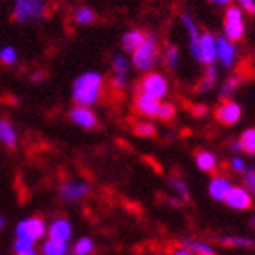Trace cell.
I'll return each mask as SVG.
<instances>
[{
	"mask_svg": "<svg viewBox=\"0 0 255 255\" xmlns=\"http://www.w3.org/2000/svg\"><path fill=\"white\" fill-rule=\"evenodd\" d=\"M103 89V78L98 73H85L73 85V98L80 107H89L98 102Z\"/></svg>",
	"mask_w": 255,
	"mask_h": 255,
	"instance_id": "6da1fadb",
	"label": "cell"
},
{
	"mask_svg": "<svg viewBox=\"0 0 255 255\" xmlns=\"http://www.w3.org/2000/svg\"><path fill=\"white\" fill-rule=\"evenodd\" d=\"M157 60V36L154 33L145 34V42L139 49L134 51L132 64L139 71H152Z\"/></svg>",
	"mask_w": 255,
	"mask_h": 255,
	"instance_id": "7a4b0ae2",
	"label": "cell"
},
{
	"mask_svg": "<svg viewBox=\"0 0 255 255\" xmlns=\"http://www.w3.org/2000/svg\"><path fill=\"white\" fill-rule=\"evenodd\" d=\"M45 15V0H15L13 18L18 24L40 20Z\"/></svg>",
	"mask_w": 255,
	"mask_h": 255,
	"instance_id": "3957f363",
	"label": "cell"
},
{
	"mask_svg": "<svg viewBox=\"0 0 255 255\" xmlns=\"http://www.w3.org/2000/svg\"><path fill=\"white\" fill-rule=\"evenodd\" d=\"M137 93H143L150 96L154 100H161L167 96L168 93V82L167 78L159 73H147L139 80V85H137Z\"/></svg>",
	"mask_w": 255,
	"mask_h": 255,
	"instance_id": "277c9868",
	"label": "cell"
},
{
	"mask_svg": "<svg viewBox=\"0 0 255 255\" xmlns=\"http://www.w3.org/2000/svg\"><path fill=\"white\" fill-rule=\"evenodd\" d=\"M225 33L230 42H237L245 34V20H243V9L237 5H228L225 15Z\"/></svg>",
	"mask_w": 255,
	"mask_h": 255,
	"instance_id": "5b68a950",
	"label": "cell"
},
{
	"mask_svg": "<svg viewBox=\"0 0 255 255\" xmlns=\"http://www.w3.org/2000/svg\"><path fill=\"white\" fill-rule=\"evenodd\" d=\"M44 234H45V225L38 217H31V219L20 221L16 225V236L20 237H27V239L36 241L44 236Z\"/></svg>",
	"mask_w": 255,
	"mask_h": 255,
	"instance_id": "8992f818",
	"label": "cell"
},
{
	"mask_svg": "<svg viewBox=\"0 0 255 255\" xmlns=\"http://www.w3.org/2000/svg\"><path fill=\"white\" fill-rule=\"evenodd\" d=\"M216 118L223 125H236L241 120V105L232 100L223 102L216 111Z\"/></svg>",
	"mask_w": 255,
	"mask_h": 255,
	"instance_id": "52a82bcc",
	"label": "cell"
},
{
	"mask_svg": "<svg viewBox=\"0 0 255 255\" xmlns=\"http://www.w3.org/2000/svg\"><path fill=\"white\" fill-rule=\"evenodd\" d=\"M226 205L236 210H248L252 206V194L246 187H232V190L226 196Z\"/></svg>",
	"mask_w": 255,
	"mask_h": 255,
	"instance_id": "ba28073f",
	"label": "cell"
},
{
	"mask_svg": "<svg viewBox=\"0 0 255 255\" xmlns=\"http://www.w3.org/2000/svg\"><path fill=\"white\" fill-rule=\"evenodd\" d=\"M89 185L84 181H67L62 185L60 188V196L62 199L67 203H74V201H80L82 197H85L89 194Z\"/></svg>",
	"mask_w": 255,
	"mask_h": 255,
	"instance_id": "9c48e42d",
	"label": "cell"
},
{
	"mask_svg": "<svg viewBox=\"0 0 255 255\" xmlns=\"http://www.w3.org/2000/svg\"><path fill=\"white\" fill-rule=\"evenodd\" d=\"M199 49H201V64L212 65L217 58V42L210 33H203L199 38Z\"/></svg>",
	"mask_w": 255,
	"mask_h": 255,
	"instance_id": "30bf717a",
	"label": "cell"
},
{
	"mask_svg": "<svg viewBox=\"0 0 255 255\" xmlns=\"http://www.w3.org/2000/svg\"><path fill=\"white\" fill-rule=\"evenodd\" d=\"M216 42H217V60L221 62L223 67L230 69L232 65H234V60H236V47H234V42H230L226 36H219Z\"/></svg>",
	"mask_w": 255,
	"mask_h": 255,
	"instance_id": "8fae6325",
	"label": "cell"
},
{
	"mask_svg": "<svg viewBox=\"0 0 255 255\" xmlns=\"http://www.w3.org/2000/svg\"><path fill=\"white\" fill-rule=\"evenodd\" d=\"M181 22H183V25L187 27L188 38H190V49H192V54H194V58L201 60V49H199V38H201V34H199L196 22H194L192 16L187 15V13L181 15Z\"/></svg>",
	"mask_w": 255,
	"mask_h": 255,
	"instance_id": "7c38bea8",
	"label": "cell"
},
{
	"mask_svg": "<svg viewBox=\"0 0 255 255\" xmlns=\"http://www.w3.org/2000/svg\"><path fill=\"white\" fill-rule=\"evenodd\" d=\"M71 120L82 128H96L98 127V120L94 116V113L89 107H74L71 111Z\"/></svg>",
	"mask_w": 255,
	"mask_h": 255,
	"instance_id": "4fadbf2b",
	"label": "cell"
},
{
	"mask_svg": "<svg viewBox=\"0 0 255 255\" xmlns=\"http://www.w3.org/2000/svg\"><path fill=\"white\" fill-rule=\"evenodd\" d=\"M232 187H234V185L230 183V179L217 176L210 181L208 192H210L212 199H216V201H225L226 196H228V192L232 190Z\"/></svg>",
	"mask_w": 255,
	"mask_h": 255,
	"instance_id": "5bb4252c",
	"label": "cell"
},
{
	"mask_svg": "<svg viewBox=\"0 0 255 255\" xmlns=\"http://www.w3.org/2000/svg\"><path fill=\"white\" fill-rule=\"evenodd\" d=\"M134 105H136V111L139 114L154 116V118H156V113H157V109H159V100H154V98H150V96H147V94L137 93Z\"/></svg>",
	"mask_w": 255,
	"mask_h": 255,
	"instance_id": "9a60e30c",
	"label": "cell"
},
{
	"mask_svg": "<svg viewBox=\"0 0 255 255\" xmlns=\"http://www.w3.org/2000/svg\"><path fill=\"white\" fill-rule=\"evenodd\" d=\"M145 34L147 33H143V31H139V29L128 31L127 34H123V49L130 51V53L139 49L143 45V42H145Z\"/></svg>",
	"mask_w": 255,
	"mask_h": 255,
	"instance_id": "2e32d148",
	"label": "cell"
},
{
	"mask_svg": "<svg viewBox=\"0 0 255 255\" xmlns=\"http://www.w3.org/2000/svg\"><path fill=\"white\" fill-rule=\"evenodd\" d=\"M71 232H73L71 230V225H69V221H65V219H56V221L49 226L51 239L64 241V243L71 237Z\"/></svg>",
	"mask_w": 255,
	"mask_h": 255,
	"instance_id": "e0dca14e",
	"label": "cell"
},
{
	"mask_svg": "<svg viewBox=\"0 0 255 255\" xmlns=\"http://www.w3.org/2000/svg\"><path fill=\"white\" fill-rule=\"evenodd\" d=\"M196 165L203 172H214L217 167V157L208 150H197L196 152Z\"/></svg>",
	"mask_w": 255,
	"mask_h": 255,
	"instance_id": "ac0fdd59",
	"label": "cell"
},
{
	"mask_svg": "<svg viewBox=\"0 0 255 255\" xmlns=\"http://www.w3.org/2000/svg\"><path fill=\"white\" fill-rule=\"evenodd\" d=\"M183 248L190 250L192 254L196 255H216V250L212 248L210 245H206L203 241H196V239H181Z\"/></svg>",
	"mask_w": 255,
	"mask_h": 255,
	"instance_id": "d6986e66",
	"label": "cell"
},
{
	"mask_svg": "<svg viewBox=\"0 0 255 255\" xmlns=\"http://www.w3.org/2000/svg\"><path fill=\"white\" fill-rule=\"evenodd\" d=\"M0 141L9 148H13L16 145L15 128H13V125H11L7 120H2V118H0Z\"/></svg>",
	"mask_w": 255,
	"mask_h": 255,
	"instance_id": "ffe728a7",
	"label": "cell"
},
{
	"mask_svg": "<svg viewBox=\"0 0 255 255\" xmlns=\"http://www.w3.org/2000/svg\"><path fill=\"white\" fill-rule=\"evenodd\" d=\"M239 147L243 152L250 154V156H255V127L248 128V130H245V132L241 134Z\"/></svg>",
	"mask_w": 255,
	"mask_h": 255,
	"instance_id": "44dd1931",
	"label": "cell"
},
{
	"mask_svg": "<svg viewBox=\"0 0 255 255\" xmlns=\"http://www.w3.org/2000/svg\"><path fill=\"white\" fill-rule=\"evenodd\" d=\"M42 252H44V255H65L67 254V246H65L64 241H56L49 237L42 246Z\"/></svg>",
	"mask_w": 255,
	"mask_h": 255,
	"instance_id": "7402d4cb",
	"label": "cell"
},
{
	"mask_svg": "<svg viewBox=\"0 0 255 255\" xmlns=\"http://www.w3.org/2000/svg\"><path fill=\"white\" fill-rule=\"evenodd\" d=\"M241 84H243V74H232L230 78L225 82V85L221 87V96L223 98H230Z\"/></svg>",
	"mask_w": 255,
	"mask_h": 255,
	"instance_id": "603a6c76",
	"label": "cell"
},
{
	"mask_svg": "<svg viewBox=\"0 0 255 255\" xmlns=\"http://www.w3.org/2000/svg\"><path fill=\"white\" fill-rule=\"evenodd\" d=\"M223 245L226 246H241V248H254L255 239L252 237H223Z\"/></svg>",
	"mask_w": 255,
	"mask_h": 255,
	"instance_id": "cb8c5ba5",
	"label": "cell"
},
{
	"mask_svg": "<svg viewBox=\"0 0 255 255\" xmlns=\"http://www.w3.org/2000/svg\"><path fill=\"white\" fill-rule=\"evenodd\" d=\"M74 255H91L94 252V243L89 237H82V239L74 245Z\"/></svg>",
	"mask_w": 255,
	"mask_h": 255,
	"instance_id": "d4e9b609",
	"label": "cell"
},
{
	"mask_svg": "<svg viewBox=\"0 0 255 255\" xmlns=\"http://www.w3.org/2000/svg\"><path fill=\"white\" fill-rule=\"evenodd\" d=\"M94 18H96V13H94L91 7H80V9H76V13H74V20H76L78 24H93Z\"/></svg>",
	"mask_w": 255,
	"mask_h": 255,
	"instance_id": "484cf974",
	"label": "cell"
},
{
	"mask_svg": "<svg viewBox=\"0 0 255 255\" xmlns=\"http://www.w3.org/2000/svg\"><path fill=\"white\" fill-rule=\"evenodd\" d=\"M216 80H217V71L212 65H208V69H206V74L205 78H203L201 82V87H199V91H208V89H212L214 85H216Z\"/></svg>",
	"mask_w": 255,
	"mask_h": 255,
	"instance_id": "4316f807",
	"label": "cell"
},
{
	"mask_svg": "<svg viewBox=\"0 0 255 255\" xmlns=\"http://www.w3.org/2000/svg\"><path fill=\"white\" fill-rule=\"evenodd\" d=\"M134 132L137 134V136H141V137H150L156 134V127H154L152 123H148V122H139L134 125Z\"/></svg>",
	"mask_w": 255,
	"mask_h": 255,
	"instance_id": "83f0119b",
	"label": "cell"
},
{
	"mask_svg": "<svg viewBox=\"0 0 255 255\" xmlns=\"http://www.w3.org/2000/svg\"><path fill=\"white\" fill-rule=\"evenodd\" d=\"M174 114H176V107L174 105H170V103H159L156 118L163 120V122H168V120L174 118Z\"/></svg>",
	"mask_w": 255,
	"mask_h": 255,
	"instance_id": "f1b7e54d",
	"label": "cell"
},
{
	"mask_svg": "<svg viewBox=\"0 0 255 255\" xmlns=\"http://www.w3.org/2000/svg\"><path fill=\"white\" fill-rule=\"evenodd\" d=\"M113 71L114 74H127L128 71V60L122 54H116L113 58Z\"/></svg>",
	"mask_w": 255,
	"mask_h": 255,
	"instance_id": "f546056e",
	"label": "cell"
},
{
	"mask_svg": "<svg viewBox=\"0 0 255 255\" xmlns=\"http://www.w3.org/2000/svg\"><path fill=\"white\" fill-rule=\"evenodd\" d=\"M165 58H167V65L172 69L177 67V60H179V51H177L176 45L168 44L167 49H165Z\"/></svg>",
	"mask_w": 255,
	"mask_h": 255,
	"instance_id": "4dcf8cb0",
	"label": "cell"
},
{
	"mask_svg": "<svg viewBox=\"0 0 255 255\" xmlns=\"http://www.w3.org/2000/svg\"><path fill=\"white\" fill-rule=\"evenodd\" d=\"M33 246H34V241L33 239H27V237L16 236L13 248H15L16 254H20V252H29V250H33Z\"/></svg>",
	"mask_w": 255,
	"mask_h": 255,
	"instance_id": "1f68e13d",
	"label": "cell"
},
{
	"mask_svg": "<svg viewBox=\"0 0 255 255\" xmlns=\"http://www.w3.org/2000/svg\"><path fill=\"white\" fill-rule=\"evenodd\" d=\"M170 185H172V188L179 194V197L187 201V199H188V188H187V185H185V181H183L181 177H172Z\"/></svg>",
	"mask_w": 255,
	"mask_h": 255,
	"instance_id": "d6a6232c",
	"label": "cell"
},
{
	"mask_svg": "<svg viewBox=\"0 0 255 255\" xmlns=\"http://www.w3.org/2000/svg\"><path fill=\"white\" fill-rule=\"evenodd\" d=\"M0 62L5 65H13L16 62V51L15 47H4L0 49Z\"/></svg>",
	"mask_w": 255,
	"mask_h": 255,
	"instance_id": "836d02e7",
	"label": "cell"
},
{
	"mask_svg": "<svg viewBox=\"0 0 255 255\" xmlns=\"http://www.w3.org/2000/svg\"><path fill=\"white\" fill-rule=\"evenodd\" d=\"M111 84H113L114 89H123L127 85V74H114Z\"/></svg>",
	"mask_w": 255,
	"mask_h": 255,
	"instance_id": "e575fe53",
	"label": "cell"
},
{
	"mask_svg": "<svg viewBox=\"0 0 255 255\" xmlns=\"http://www.w3.org/2000/svg\"><path fill=\"white\" fill-rule=\"evenodd\" d=\"M239 2V7L250 15H255V0H237Z\"/></svg>",
	"mask_w": 255,
	"mask_h": 255,
	"instance_id": "d590c367",
	"label": "cell"
},
{
	"mask_svg": "<svg viewBox=\"0 0 255 255\" xmlns=\"http://www.w3.org/2000/svg\"><path fill=\"white\" fill-rule=\"evenodd\" d=\"M230 165H232V168H234L236 172H245L246 170V165H245V161H243L241 157H234Z\"/></svg>",
	"mask_w": 255,
	"mask_h": 255,
	"instance_id": "8d00e7d4",
	"label": "cell"
},
{
	"mask_svg": "<svg viewBox=\"0 0 255 255\" xmlns=\"http://www.w3.org/2000/svg\"><path fill=\"white\" fill-rule=\"evenodd\" d=\"M172 255H196V254H192V252L187 250V248H174Z\"/></svg>",
	"mask_w": 255,
	"mask_h": 255,
	"instance_id": "74e56055",
	"label": "cell"
},
{
	"mask_svg": "<svg viewBox=\"0 0 255 255\" xmlns=\"http://www.w3.org/2000/svg\"><path fill=\"white\" fill-rule=\"evenodd\" d=\"M210 2L216 5H230L232 4V0H210Z\"/></svg>",
	"mask_w": 255,
	"mask_h": 255,
	"instance_id": "f35d334b",
	"label": "cell"
},
{
	"mask_svg": "<svg viewBox=\"0 0 255 255\" xmlns=\"http://www.w3.org/2000/svg\"><path fill=\"white\" fill-rule=\"evenodd\" d=\"M196 113H197V116H203V114L206 113V107H196Z\"/></svg>",
	"mask_w": 255,
	"mask_h": 255,
	"instance_id": "ab89813d",
	"label": "cell"
},
{
	"mask_svg": "<svg viewBox=\"0 0 255 255\" xmlns=\"http://www.w3.org/2000/svg\"><path fill=\"white\" fill-rule=\"evenodd\" d=\"M40 80H44V74H42V73H36L33 76V82H40Z\"/></svg>",
	"mask_w": 255,
	"mask_h": 255,
	"instance_id": "60d3db41",
	"label": "cell"
},
{
	"mask_svg": "<svg viewBox=\"0 0 255 255\" xmlns=\"http://www.w3.org/2000/svg\"><path fill=\"white\" fill-rule=\"evenodd\" d=\"M16 255H38V254L33 252V250H29V252H20V254H16Z\"/></svg>",
	"mask_w": 255,
	"mask_h": 255,
	"instance_id": "b9f144b4",
	"label": "cell"
},
{
	"mask_svg": "<svg viewBox=\"0 0 255 255\" xmlns=\"http://www.w3.org/2000/svg\"><path fill=\"white\" fill-rule=\"evenodd\" d=\"M2 226H4V219H2V217H0V228H2Z\"/></svg>",
	"mask_w": 255,
	"mask_h": 255,
	"instance_id": "7bdbcfd3",
	"label": "cell"
},
{
	"mask_svg": "<svg viewBox=\"0 0 255 255\" xmlns=\"http://www.w3.org/2000/svg\"><path fill=\"white\" fill-rule=\"evenodd\" d=\"M252 225H254V228H255V217H254V221H252Z\"/></svg>",
	"mask_w": 255,
	"mask_h": 255,
	"instance_id": "ee69618b",
	"label": "cell"
}]
</instances>
